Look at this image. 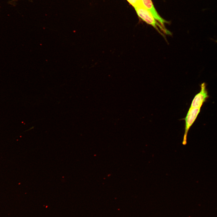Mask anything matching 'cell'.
Instances as JSON below:
<instances>
[{
	"label": "cell",
	"instance_id": "obj_6",
	"mask_svg": "<svg viewBox=\"0 0 217 217\" xmlns=\"http://www.w3.org/2000/svg\"><path fill=\"white\" fill-rule=\"evenodd\" d=\"M215 41L216 42H217V40H215Z\"/></svg>",
	"mask_w": 217,
	"mask_h": 217
},
{
	"label": "cell",
	"instance_id": "obj_2",
	"mask_svg": "<svg viewBox=\"0 0 217 217\" xmlns=\"http://www.w3.org/2000/svg\"><path fill=\"white\" fill-rule=\"evenodd\" d=\"M201 108H190L187 112L185 121V127L182 144L185 145L187 144V133L190 128L195 121L198 115L200 112Z\"/></svg>",
	"mask_w": 217,
	"mask_h": 217
},
{
	"label": "cell",
	"instance_id": "obj_4",
	"mask_svg": "<svg viewBox=\"0 0 217 217\" xmlns=\"http://www.w3.org/2000/svg\"><path fill=\"white\" fill-rule=\"evenodd\" d=\"M142 5L146 8L151 14L155 20L164 28L165 24L168 22L162 18L159 14L155 8L151 0H141Z\"/></svg>",
	"mask_w": 217,
	"mask_h": 217
},
{
	"label": "cell",
	"instance_id": "obj_1",
	"mask_svg": "<svg viewBox=\"0 0 217 217\" xmlns=\"http://www.w3.org/2000/svg\"><path fill=\"white\" fill-rule=\"evenodd\" d=\"M134 8L138 16L141 19L147 24L153 27L160 33L162 35L158 27L165 33L170 34V32L157 22L150 13L142 5Z\"/></svg>",
	"mask_w": 217,
	"mask_h": 217
},
{
	"label": "cell",
	"instance_id": "obj_5",
	"mask_svg": "<svg viewBox=\"0 0 217 217\" xmlns=\"http://www.w3.org/2000/svg\"><path fill=\"white\" fill-rule=\"evenodd\" d=\"M134 8L142 5L141 0H127Z\"/></svg>",
	"mask_w": 217,
	"mask_h": 217
},
{
	"label": "cell",
	"instance_id": "obj_3",
	"mask_svg": "<svg viewBox=\"0 0 217 217\" xmlns=\"http://www.w3.org/2000/svg\"><path fill=\"white\" fill-rule=\"evenodd\" d=\"M201 90L193 100L190 108H201L203 103L208 98L206 83L204 82L200 85Z\"/></svg>",
	"mask_w": 217,
	"mask_h": 217
}]
</instances>
